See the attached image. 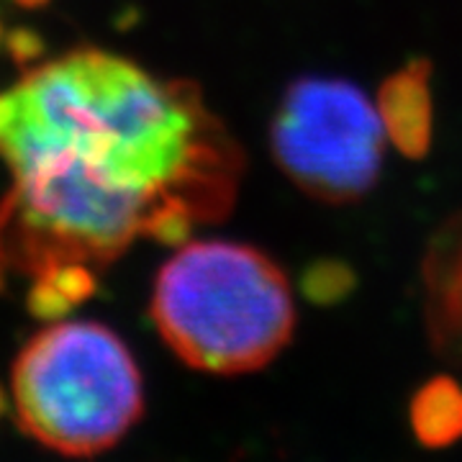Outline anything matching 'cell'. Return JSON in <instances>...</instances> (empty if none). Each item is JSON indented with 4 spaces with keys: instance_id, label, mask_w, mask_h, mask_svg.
Instances as JSON below:
<instances>
[{
    "instance_id": "obj_1",
    "label": "cell",
    "mask_w": 462,
    "mask_h": 462,
    "mask_svg": "<svg viewBox=\"0 0 462 462\" xmlns=\"http://www.w3.org/2000/svg\"><path fill=\"white\" fill-rule=\"evenodd\" d=\"M0 264L93 273L229 214L242 152L188 80L80 47L0 93Z\"/></svg>"
},
{
    "instance_id": "obj_2",
    "label": "cell",
    "mask_w": 462,
    "mask_h": 462,
    "mask_svg": "<svg viewBox=\"0 0 462 462\" xmlns=\"http://www.w3.org/2000/svg\"><path fill=\"white\" fill-rule=\"evenodd\" d=\"M152 319L182 363L242 375L291 342L296 306L288 278L260 249L221 239L182 245L152 291Z\"/></svg>"
},
{
    "instance_id": "obj_3",
    "label": "cell",
    "mask_w": 462,
    "mask_h": 462,
    "mask_svg": "<svg viewBox=\"0 0 462 462\" xmlns=\"http://www.w3.org/2000/svg\"><path fill=\"white\" fill-rule=\"evenodd\" d=\"M11 396L23 434L72 457L111 449L144 411L134 355L98 321H57L33 334L11 370Z\"/></svg>"
},
{
    "instance_id": "obj_4",
    "label": "cell",
    "mask_w": 462,
    "mask_h": 462,
    "mask_svg": "<svg viewBox=\"0 0 462 462\" xmlns=\"http://www.w3.org/2000/svg\"><path fill=\"white\" fill-rule=\"evenodd\" d=\"M385 129L357 85L300 78L282 96L270 149L285 178L324 203H352L378 182Z\"/></svg>"
},
{
    "instance_id": "obj_5",
    "label": "cell",
    "mask_w": 462,
    "mask_h": 462,
    "mask_svg": "<svg viewBox=\"0 0 462 462\" xmlns=\"http://www.w3.org/2000/svg\"><path fill=\"white\" fill-rule=\"evenodd\" d=\"M430 65L416 60L393 72L378 93V114L385 136L406 157H424L431 147Z\"/></svg>"
},
{
    "instance_id": "obj_6",
    "label": "cell",
    "mask_w": 462,
    "mask_h": 462,
    "mask_svg": "<svg viewBox=\"0 0 462 462\" xmlns=\"http://www.w3.org/2000/svg\"><path fill=\"white\" fill-rule=\"evenodd\" d=\"M411 427L427 447H445L462 437V388L449 378H434L411 401Z\"/></svg>"
},
{
    "instance_id": "obj_7",
    "label": "cell",
    "mask_w": 462,
    "mask_h": 462,
    "mask_svg": "<svg viewBox=\"0 0 462 462\" xmlns=\"http://www.w3.org/2000/svg\"><path fill=\"white\" fill-rule=\"evenodd\" d=\"M29 306L42 319H57L93 293L96 273L83 264H60L33 275Z\"/></svg>"
},
{
    "instance_id": "obj_8",
    "label": "cell",
    "mask_w": 462,
    "mask_h": 462,
    "mask_svg": "<svg viewBox=\"0 0 462 462\" xmlns=\"http://www.w3.org/2000/svg\"><path fill=\"white\" fill-rule=\"evenodd\" d=\"M18 3H23V5H39V3H44V0H18Z\"/></svg>"
}]
</instances>
